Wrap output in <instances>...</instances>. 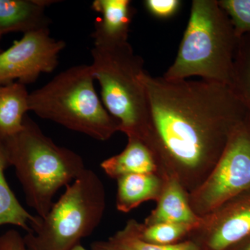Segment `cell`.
<instances>
[{
	"label": "cell",
	"instance_id": "cell-21",
	"mask_svg": "<svg viewBox=\"0 0 250 250\" xmlns=\"http://www.w3.org/2000/svg\"><path fill=\"white\" fill-rule=\"evenodd\" d=\"M182 1L179 0H146L145 6L153 16L159 18L172 17L178 11Z\"/></svg>",
	"mask_w": 250,
	"mask_h": 250
},
{
	"label": "cell",
	"instance_id": "cell-16",
	"mask_svg": "<svg viewBox=\"0 0 250 250\" xmlns=\"http://www.w3.org/2000/svg\"><path fill=\"white\" fill-rule=\"evenodd\" d=\"M9 164L4 143L0 140V226L13 225L28 232L36 215H31L21 205L10 188L4 176L5 168Z\"/></svg>",
	"mask_w": 250,
	"mask_h": 250
},
{
	"label": "cell",
	"instance_id": "cell-12",
	"mask_svg": "<svg viewBox=\"0 0 250 250\" xmlns=\"http://www.w3.org/2000/svg\"><path fill=\"white\" fill-rule=\"evenodd\" d=\"M164 188L157 207L145 221V225L159 223H187L200 225L202 217L195 214L189 205L187 192L178 179L164 174Z\"/></svg>",
	"mask_w": 250,
	"mask_h": 250
},
{
	"label": "cell",
	"instance_id": "cell-20",
	"mask_svg": "<svg viewBox=\"0 0 250 250\" xmlns=\"http://www.w3.org/2000/svg\"><path fill=\"white\" fill-rule=\"evenodd\" d=\"M218 3L229 18L238 39L250 33V0H220Z\"/></svg>",
	"mask_w": 250,
	"mask_h": 250
},
{
	"label": "cell",
	"instance_id": "cell-23",
	"mask_svg": "<svg viewBox=\"0 0 250 250\" xmlns=\"http://www.w3.org/2000/svg\"><path fill=\"white\" fill-rule=\"evenodd\" d=\"M92 250H120L111 246L108 241H95L91 245Z\"/></svg>",
	"mask_w": 250,
	"mask_h": 250
},
{
	"label": "cell",
	"instance_id": "cell-8",
	"mask_svg": "<svg viewBox=\"0 0 250 250\" xmlns=\"http://www.w3.org/2000/svg\"><path fill=\"white\" fill-rule=\"evenodd\" d=\"M65 41L51 37L49 29L25 33L22 39L0 53V85L35 82L42 73H50L59 64Z\"/></svg>",
	"mask_w": 250,
	"mask_h": 250
},
{
	"label": "cell",
	"instance_id": "cell-4",
	"mask_svg": "<svg viewBox=\"0 0 250 250\" xmlns=\"http://www.w3.org/2000/svg\"><path fill=\"white\" fill-rule=\"evenodd\" d=\"M95 81L91 65L70 67L29 93V111L94 139L107 141L121 131V124L104 106Z\"/></svg>",
	"mask_w": 250,
	"mask_h": 250
},
{
	"label": "cell",
	"instance_id": "cell-14",
	"mask_svg": "<svg viewBox=\"0 0 250 250\" xmlns=\"http://www.w3.org/2000/svg\"><path fill=\"white\" fill-rule=\"evenodd\" d=\"M117 209L128 213L143 202L158 201L164 188V179L159 174H136L117 179Z\"/></svg>",
	"mask_w": 250,
	"mask_h": 250
},
{
	"label": "cell",
	"instance_id": "cell-2",
	"mask_svg": "<svg viewBox=\"0 0 250 250\" xmlns=\"http://www.w3.org/2000/svg\"><path fill=\"white\" fill-rule=\"evenodd\" d=\"M2 142L8 161L14 166L22 184L28 205L41 218L52 208L59 189L71 184L86 169L80 154L57 146L27 116L23 129Z\"/></svg>",
	"mask_w": 250,
	"mask_h": 250
},
{
	"label": "cell",
	"instance_id": "cell-18",
	"mask_svg": "<svg viewBox=\"0 0 250 250\" xmlns=\"http://www.w3.org/2000/svg\"><path fill=\"white\" fill-rule=\"evenodd\" d=\"M135 220H129L124 229L110 237L108 243L120 250H202L196 242L186 241L171 245L147 243L139 238L135 228Z\"/></svg>",
	"mask_w": 250,
	"mask_h": 250
},
{
	"label": "cell",
	"instance_id": "cell-22",
	"mask_svg": "<svg viewBox=\"0 0 250 250\" xmlns=\"http://www.w3.org/2000/svg\"><path fill=\"white\" fill-rule=\"evenodd\" d=\"M0 250H27L24 238L14 230L0 236Z\"/></svg>",
	"mask_w": 250,
	"mask_h": 250
},
{
	"label": "cell",
	"instance_id": "cell-5",
	"mask_svg": "<svg viewBox=\"0 0 250 250\" xmlns=\"http://www.w3.org/2000/svg\"><path fill=\"white\" fill-rule=\"evenodd\" d=\"M94 77L101 87L102 101L121 124L128 139L145 143L149 121V101L143 83L144 61L129 42L111 47L94 46Z\"/></svg>",
	"mask_w": 250,
	"mask_h": 250
},
{
	"label": "cell",
	"instance_id": "cell-15",
	"mask_svg": "<svg viewBox=\"0 0 250 250\" xmlns=\"http://www.w3.org/2000/svg\"><path fill=\"white\" fill-rule=\"evenodd\" d=\"M26 85L16 82L0 85V140L13 137L23 129L29 110Z\"/></svg>",
	"mask_w": 250,
	"mask_h": 250
},
{
	"label": "cell",
	"instance_id": "cell-7",
	"mask_svg": "<svg viewBox=\"0 0 250 250\" xmlns=\"http://www.w3.org/2000/svg\"><path fill=\"white\" fill-rule=\"evenodd\" d=\"M250 191V120L238 125L216 165L201 185L187 193L200 217L210 214L236 197Z\"/></svg>",
	"mask_w": 250,
	"mask_h": 250
},
{
	"label": "cell",
	"instance_id": "cell-6",
	"mask_svg": "<svg viewBox=\"0 0 250 250\" xmlns=\"http://www.w3.org/2000/svg\"><path fill=\"white\" fill-rule=\"evenodd\" d=\"M106 201L101 179L85 169L67 186L45 218L36 215L24 238L27 250H72L100 225Z\"/></svg>",
	"mask_w": 250,
	"mask_h": 250
},
{
	"label": "cell",
	"instance_id": "cell-17",
	"mask_svg": "<svg viewBox=\"0 0 250 250\" xmlns=\"http://www.w3.org/2000/svg\"><path fill=\"white\" fill-rule=\"evenodd\" d=\"M231 88L241 99L250 120V33L238 39Z\"/></svg>",
	"mask_w": 250,
	"mask_h": 250
},
{
	"label": "cell",
	"instance_id": "cell-3",
	"mask_svg": "<svg viewBox=\"0 0 250 250\" xmlns=\"http://www.w3.org/2000/svg\"><path fill=\"white\" fill-rule=\"evenodd\" d=\"M238 38L217 0H193L177 57L164 74L169 81L190 77L232 85Z\"/></svg>",
	"mask_w": 250,
	"mask_h": 250
},
{
	"label": "cell",
	"instance_id": "cell-9",
	"mask_svg": "<svg viewBox=\"0 0 250 250\" xmlns=\"http://www.w3.org/2000/svg\"><path fill=\"white\" fill-rule=\"evenodd\" d=\"M192 233H200L209 250H226L250 235V191L202 217Z\"/></svg>",
	"mask_w": 250,
	"mask_h": 250
},
{
	"label": "cell",
	"instance_id": "cell-26",
	"mask_svg": "<svg viewBox=\"0 0 250 250\" xmlns=\"http://www.w3.org/2000/svg\"><path fill=\"white\" fill-rule=\"evenodd\" d=\"M1 36H0V40H1ZM2 52V49H1V46H0V53Z\"/></svg>",
	"mask_w": 250,
	"mask_h": 250
},
{
	"label": "cell",
	"instance_id": "cell-24",
	"mask_svg": "<svg viewBox=\"0 0 250 250\" xmlns=\"http://www.w3.org/2000/svg\"><path fill=\"white\" fill-rule=\"evenodd\" d=\"M72 250H88L85 249L84 247H83L82 246V245H78V246H77L75 247V248H74Z\"/></svg>",
	"mask_w": 250,
	"mask_h": 250
},
{
	"label": "cell",
	"instance_id": "cell-19",
	"mask_svg": "<svg viewBox=\"0 0 250 250\" xmlns=\"http://www.w3.org/2000/svg\"><path fill=\"white\" fill-rule=\"evenodd\" d=\"M199 226L200 225L187 223H159L145 225L135 221V228L139 238L147 243L158 245L177 243L179 239L190 234Z\"/></svg>",
	"mask_w": 250,
	"mask_h": 250
},
{
	"label": "cell",
	"instance_id": "cell-1",
	"mask_svg": "<svg viewBox=\"0 0 250 250\" xmlns=\"http://www.w3.org/2000/svg\"><path fill=\"white\" fill-rule=\"evenodd\" d=\"M142 80L149 107L145 143L155 156L160 174L174 176L189 193L207 178L248 112L228 85L169 81L146 71Z\"/></svg>",
	"mask_w": 250,
	"mask_h": 250
},
{
	"label": "cell",
	"instance_id": "cell-25",
	"mask_svg": "<svg viewBox=\"0 0 250 250\" xmlns=\"http://www.w3.org/2000/svg\"><path fill=\"white\" fill-rule=\"evenodd\" d=\"M243 250H250V241L248 243V245L246 247H245L244 249Z\"/></svg>",
	"mask_w": 250,
	"mask_h": 250
},
{
	"label": "cell",
	"instance_id": "cell-10",
	"mask_svg": "<svg viewBox=\"0 0 250 250\" xmlns=\"http://www.w3.org/2000/svg\"><path fill=\"white\" fill-rule=\"evenodd\" d=\"M91 9L100 14L92 38L94 46L111 47L128 42L133 10L129 0H95Z\"/></svg>",
	"mask_w": 250,
	"mask_h": 250
},
{
	"label": "cell",
	"instance_id": "cell-13",
	"mask_svg": "<svg viewBox=\"0 0 250 250\" xmlns=\"http://www.w3.org/2000/svg\"><path fill=\"white\" fill-rule=\"evenodd\" d=\"M100 166L108 177L116 179L129 174H160L152 150L146 143L136 139H128L123 152L104 161Z\"/></svg>",
	"mask_w": 250,
	"mask_h": 250
},
{
	"label": "cell",
	"instance_id": "cell-11",
	"mask_svg": "<svg viewBox=\"0 0 250 250\" xmlns=\"http://www.w3.org/2000/svg\"><path fill=\"white\" fill-rule=\"evenodd\" d=\"M54 1L45 0H0V36L11 32L49 29L50 20L46 6Z\"/></svg>",
	"mask_w": 250,
	"mask_h": 250
}]
</instances>
